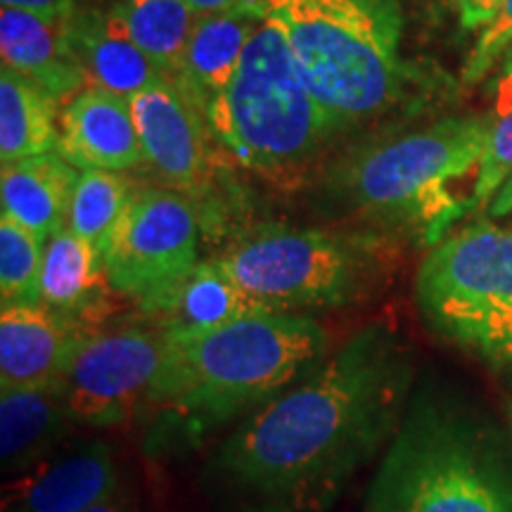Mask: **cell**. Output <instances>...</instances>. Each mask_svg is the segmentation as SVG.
Here are the masks:
<instances>
[{
  "instance_id": "e0dca14e",
  "label": "cell",
  "mask_w": 512,
  "mask_h": 512,
  "mask_svg": "<svg viewBox=\"0 0 512 512\" xmlns=\"http://www.w3.org/2000/svg\"><path fill=\"white\" fill-rule=\"evenodd\" d=\"M76 425L60 384L3 389L0 396V460L5 472H22L53 456Z\"/></svg>"
},
{
  "instance_id": "7a4b0ae2",
  "label": "cell",
  "mask_w": 512,
  "mask_h": 512,
  "mask_svg": "<svg viewBox=\"0 0 512 512\" xmlns=\"http://www.w3.org/2000/svg\"><path fill=\"white\" fill-rule=\"evenodd\" d=\"M330 354L328 332L304 313L261 311L202 332H166L147 406V451L202 444L252 415Z\"/></svg>"
},
{
  "instance_id": "8992f818",
  "label": "cell",
  "mask_w": 512,
  "mask_h": 512,
  "mask_svg": "<svg viewBox=\"0 0 512 512\" xmlns=\"http://www.w3.org/2000/svg\"><path fill=\"white\" fill-rule=\"evenodd\" d=\"M494 119H444L425 131L368 147L339 174V188L368 219L420 228L439 242L453 221L465 216V200L453 185L475 174Z\"/></svg>"
},
{
  "instance_id": "7c38bea8",
  "label": "cell",
  "mask_w": 512,
  "mask_h": 512,
  "mask_svg": "<svg viewBox=\"0 0 512 512\" xmlns=\"http://www.w3.org/2000/svg\"><path fill=\"white\" fill-rule=\"evenodd\" d=\"M57 152L81 171H126L145 164L131 102L88 86L64 107Z\"/></svg>"
},
{
  "instance_id": "d6986e66",
  "label": "cell",
  "mask_w": 512,
  "mask_h": 512,
  "mask_svg": "<svg viewBox=\"0 0 512 512\" xmlns=\"http://www.w3.org/2000/svg\"><path fill=\"white\" fill-rule=\"evenodd\" d=\"M76 178L79 174L74 166L57 150L3 164L0 171L3 214L48 242L57 230L67 226Z\"/></svg>"
},
{
  "instance_id": "f1b7e54d",
  "label": "cell",
  "mask_w": 512,
  "mask_h": 512,
  "mask_svg": "<svg viewBox=\"0 0 512 512\" xmlns=\"http://www.w3.org/2000/svg\"><path fill=\"white\" fill-rule=\"evenodd\" d=\"M3 8L27 10L46 19H67L74 15L76 0H0Z\"/></svg>"
},
{
  "instance_id": "603a6c76",
  "label": "cell",
  "mask_w": 512,
  "mask_h": 512,
  "mask_svg": "<svg viewBox=\"0 0 512 512\" xmlns=\"http://www.w3.org/2000/svg\"><path fill=\"white\" fill-rule=\"evenodd\" d=\"M200 17L185 0H121L107 12L112 27L131 38L166 79L176 74Z\"/></svg>"
},
{
  "instance_id": "5bb4252c",
  "label": "cell",
  "mask_w": 512,
  "mask_h": 512,
  "mask_svg": "<svg viewBox=\"0 0 512 512\" xmlns=\"http://www.w3.org/2000/svg\"><path fill=\"white\" fill-rule=\"evenodd\" d=\"M119 489L112 448L81 441L34 465L12 489V512H86Z\"/></svg>"
},
{
  "instance_id": "d4e9b609",
  "label": "cell",
  "mask_w": 512,
  "mask_h": 512,
  "mask_svg": "<svg viewBox=\"0 0 512 512\" xmlns=\"http://www.w3.org/2000/svg\"><path fill=\"white\" fill-rule=\"evenodd\" d=\"M46 240L22 223L0 216V294L3 306L41 302V271Z\"/></svg>"
},
{
  "instance_id": "4fadbf2b",
  "label": "cell",
  "mask_w": 512,
  "mask_h": 512,
  "mask_svg": "<svg viewBox=\"0 0 512 512\" xmlns=\"http://www.w3.org/2000/svg\"><path fill=\"white\" fill-rule=\"evenodd\" d=\"M88 328L46 304H8L0 311V387H41L60 380Z\"/></svg>"
},
{
  "instance_id": "ffe728a7",
  "label": "cell",
  "mask_w": 512,
  "mask_h": 512,
  "mask_svg": "<svg viewBox=\"0 0 512 512\" xmlns=\"http://www.w3.org/2000/svg\"><path fill=\"white\" fill-rule=\"evenodd\" d=\"M268 311L230 275L219 259L200 261L152 316L166 332H202Z\"/></svg>"
},
{
  "instance_id": "9a60e30c",
  "label": "cell",
  "mask_w": 512,
  "mask_h": 512,
  "mask_svg": "<svg viewBox=\"0 0 512 512\" xmlns=\"http://www.w3.org/2000/svg\"><path fill=\"white\" fill-rule=\"evenodd\" d=\"M3 67L27 76L53 100L81 93L86 72L69 41V17L46 19L27 10H0Z\"/></svg>"
},
{
  "instance_id": "52a82bcc",
  "label": "cell",
  "mask_w": 512,
  "mask_h": 512,
  "mask_svg": "<svg viewBox=\"0 0 512 512\" xmlns=\"http://www.w3.org/2000/svg\"><path fill=\"white\" fill-rule=\"evenodd\" d=\"M415 294L437 335L512 368V228L475 223L441 238L420 264Z\"/></svg>"
},
{
  "instance_id": "ba28073f",
  "label": "cell",
  "mask_w": 512,
  "mask_h": 512,
  "mask_svg": "<svg viewBox=\"0 0 512 512\" xmlns=\"http://www.w3.org/2000/svg\"><path fill=\"white\" fill-rule=\"evenodd\" d=\"M216 259L256 302L275 313L354 304L373 290L380 266L375 238L287 226L256 230Z\"/></svg>"
},
{
  "instance_id": "ac0fdd59",
  "label": "cell",
  "mask_w": 512,
  "mask_h": 512,
  "mask_svg": "<svg viewBox=\"0 0 512 512\" xmlns=\"http://www.w3.org/2000/svg\"><path fill=\"white\" fill-rule=\"evenodd\" d=\"M102 254L74 230L64 226L46 242L41 271V304L86 325L105 316L110 302Z\"/></svg>"
},
{
  "instance_id": "d6a6232c",
  "label": "cell",
  "mask_w": 512,
  "mask_h": 512,
  "mask_svg": "<svg viewBox=\"0 0 512 512\" xmlns=\"http://www.w3.org/2000/svg\"><path fill=\"white\" fill-rule=\"evenodd\" d=\"M86 512H133V508L128 505L124 494H121V491L117 489L112 496H107L105 501L95 503L93 508H88Z\"/></svg>"
},
{
  "instance_id": "836d02e7",
  "label": "cell",
  "mask_w": 512,
  "mask_h": 512,
  "mask_svg": "<svg viewBox=\"0 0 512 512\" xmlns=\"http://www.w3.org/2000/svg\"><path fill=\"white\" fill-rule=\"evenodd\" d=\"M510 425H512V396H510Z\"/></svg>"
},
{
  "instance_id": "4316f807",
  "label": "cell",
  "mask_w": 512,
  "mask_h": 512,
  "mask_svg": "<svg viewBox=\"0 0 512 512\" xmlns=\"http://www.w3.org/2000/svg\"><path fill=\"white\" fill-rule=\"evenodd\" d=\"M512 46V0H503L498 15L479 31L475 48L467 57L463 79L465 83L482 81L494 69V64L508 53Z\"/></svg>"
},
{
  "instance_id": "484cf974",
  "label": "cell",
  "mask_w": 512,
  "mask_h": 512,
  "mask_svg": "<svg viewBox=\"0 0 512 512\" xmlns=\"http://www.w3.org/2000/svg\"><path fill=\"white\" fill-rule=\"evenodd\" d=\"M512 176V112L501 114L491 128L489 143L479 162L475 183H472L467 211L486 209L503 183Z\"/></svg>"
},
{
  "instance_id": "5b68a950",
  "label": "cell",
  "mask_w": 512,
  "mask_h": 512,
  "mask_svg": "<svg viewBox=\"0 0 512 512\" xmlns=\"http://www.w3.org/2000/svg\"><path fill=\"white\" fill-rule=\"evenodd\" d=\"M204 119L230 155L268 178L302 171L342 126L313 98L283 34L266 19Z\"/></svg>"
},
{
  "instance_id": "3957f363",
  "label": "cell",
  "mask_w": 512,
  "mask_h": 512,
  "mask_svg": "<svg viewBox=\"0 0 512 512\" xmlns=\"http://www.w3.org/2000/svg\"><path fill=\"white\" fill-rule=\"evenodd\" d=\"M299 74L339 124L394 105L406 81L396 0H259Z\"/></svg>"
},
{
  "instance_id": "cb8c5ba5",
  "label": "cell",
  "mask_w": 512,
  "mask_h": 512,
  "mask_svg": "<svg viewBox=\"0 0 512 512\" xmlns=\"http://www.w3.org/2000/svg\"><path fill=\"white\" fill-rule=\"evenodd\" d=\"M131 197V185L119 171H81L69 202L67 228L102 254Z\"/></svg>"
},
{
  "instance_id": "2e32d148",
  "label": "cell",
  "mask_w": 512,
  "mask_h": 512,
  "mask_svg": "<svg viewBox=\"0 0 512 512\" xmlns=\"http://www.w3.org/2000/svg\"><path fill=\"white\" fill-rule=\"evenodd\" d=\"M261 24L264 17L259 5H245L197 19L171 81H176V86L200 107L202 114L233 79Z\"/></svg>"
},
{
  "instance_id": "1f68e13d",
  "label": "cell",
  "mask_w": 512,
  "mask_h": 512,
  "mask_svg": "<svg viewBox=\"0 0 512 512\" xmlns=\"http://www.w3.org/2000/svg\"><path fill=\"white\" fill-rule=\"evenodd\" d=\"M491 216H505L512 211V176L503 183V188L496 192V197L489 204Z\"/></svg>"
},
{
  "instance_id": "6da1fadb",
  "label": "cell",
  "mask_w": 512,
  "mask_h": 512,
  "mask_svg": "<svg viewBox=\"0 0 512 512\" xmlns=\"http://www.w3.org/2000/svg\"><path fill=\"white\" fill-rule=\"evenodd\" d=\"M411 361L392 332L349 337L230 430L207 475L238 512H325L408 411Z\"/></svg>"
},
{
  "instance_id": "f546056e",
  "label": "cell",
  "mask_w": 512,
  "mask_h": 512,
  "mask_svg": "<svg viewBox=\"0 0 512 512\" xmlns=\"http://www.w3.org/2000/svg\"><path fill=\"white\" fill-rule=\"evenodd\" d=\"M496 110L498 114L512 112V46L503 55V72L496 86Z\"/></svg>"
},
{
  "instance_id": "4dcf8cb0",
  "label": "cell",
  "mask_w": 512,
  "mask_h": 512,
  "mask_svg": "<svg viewBox=\"0 0 512 512\" xmlns=\"http://www.w3.org/2000/svg\"><path fill=\"white\" fill-rule=\"evenodd\" d=\"M197 15H214V12H226L245 5H256L259 0H185Z\"/></svg>"
},
{
  "instance_id": "9c48e42d",
  "label": "cell",
  "mask_w": 512,
  "mask_h": 512,
  "mask_svg": "<svg viewBox=\"0 0 512 512\" xmlns=\"http://www.w3.org/2000/svg\"><path fill=\"white\" fill-rule=\"evenodd\" d=\"M200 235V216L188 195L164 188L133 192L102 247L112 290L155 313L200 264Z\"/></svg>"
},
{
  "instance_id": "7402d4cb",
  "label": "cell",
  "mask_w": 512,
  "mask_h": 512,
  "mask_svg": "<svg viewBox=\"0 0 512 512\" xmlns=\"http://www.w3.org/2000/svg\"><path fill=\"white\" fill-rule=\"evenodd\" d=\"M57 100L27 76L0 69V159L3 164L55 152L60 133L55 128Z\"/></svg>"
},
{
  "instance_id": "30bf717a",
  "label": "cell",
  "mask_w": 512,
  "mask_h": 512,
  "mask_svg": "<svg viewBox=\"0 0 512 512\" xmlns=\"http://www.w3.org/2000/svg\"><path fill=\"white\" fill-rule=\"evenodd\" d=\"M164 349L162 325L88 330L57 380L76 425L117 427L143 411Z\"/></svg>"
},
{
  "instance_id": "277c9868",
  "label": "cell",
  "mask_w": 512,
  "mask_h": 512,
  "mask_svg": "<svg viewBox=\"0 0 512 512\" xmlns=\"http://www.w3.org/2000/svg\"><path fill=\"white\" fill-rule=\"evenodd\" d=\"M363 512H512V470L484 425L420 401L384 448Z\"/></svg>"
},
{
  "instance_id": "8fae6325",
  "label": "cell",
  "mask_w": 512,
  "mask_h": 512,
  "mask_svg": "<svg viewBox=\"0 0 512 512\" xmlns=\"http://www.w3.org/2000/svg\"><path fill=\"white\" fill-rule=\"evenodd\" d=\"M128 102L145 164L162 183L190 200L200 195L211 178L209 124L200 117V107L166 76L138 91Z\"/></svg>"
},
{
  "instance_id": "83f0119b",
  "label": "cell",
  "mask_w": 512,
  "mask_h": 512,
  "mask_svg": "<svg viewBox=\"0 0 512 512\" xmlns=\"http://www.w3.org/2000/svg\"><path fill=\"white\" fill-rule=\"evenodd\" d=\"M458 8L460 24L470 31H482L501 10L503 0H453Z\"/></svg>"
},
{
  "instance_id": "44dd1931",
  "label": "cell",
  "mask_w": 512,
  "mask_h": 512,
  "mask_svg": "<svg viewBox=\"0 0 512 512\" xmlns=\"http://www.w3.org/2000/svg\"><path fill=\"white\" fill-rule=\"evenodd\" d=\"M69 41L91 86L121 98H133L164 76L131 38L112 27L107 15L83 12L69 17Z\"/></svg>"
}]
</instances>
